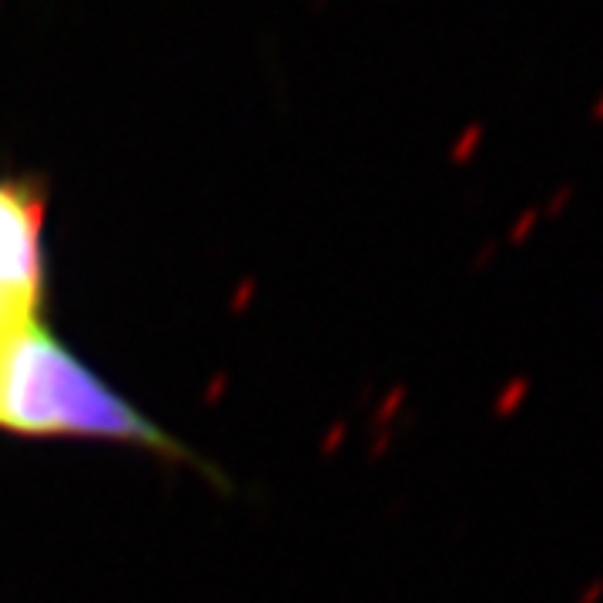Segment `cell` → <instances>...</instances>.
<instances>
[{
	"label": "cell",
	"mask_w": 603,
	"mask_h": 603,
	"mask_svg": "<svg viewBox=\"0 0 603 603\" xmlns=\"http://www.w3.org/2000/svg\"><path fill=\"white\" fill-rule=\"evenodd\" d=\"M41 292V201L0 178V352L41 322Z\"/></svg>",
	"instance_id": "7a4b0ae2"
},
{
	"label": "cell",
	"mask_w": 603,
	"mask_h": 603,
	"mask_svg": "<svg viewBox=\"0 0 603 603\" xmlns=\"http://www.w3.org/2000/svg\"><path fill=\"white\" fill-rule=\"evenodd\" d=\"M0 426L31 436H91L178 453L168 433L57 346L44 322L0 352Z\"/></svg>",
	"instance_id": "6da1fadb"
}]
</instances>
